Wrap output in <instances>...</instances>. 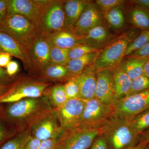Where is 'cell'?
<instances>
[{
    "instance_id": "6da1fadb",
    "label": "cell",
    "mask_w": 149,
    "mask_h": 149,
    "mask_svg": "<svg viewBox=\"0 0 149 149\" xmlns=\"http://www.w3.org/2000/svg\"><path fill=\"white\" fill-rule=\"evenodd\" d=\"M53 109L47 95L27 98L9 104L2 108L0 118L18 132L29 128L39 118Z\"/></svg>"
},
{
    "instance_id": "7a4b0ae2",
    "label": "cell",
    "mask_w": 149,
    "mask_h": 149,
    "mask_svg": "<svg viewBox=\"0 0 149 149\" xmlns=\"http://www.w3.org/2000/svg\"><path fill=\"white\" fill-rule=\"evenodd\" d=\"M100 129L109 149H127L140 142L129 119L112 116Z\"/></svg>"
},
{
    "instance_id": "3957f363",
    "label": "cell",
    "mask_w": 149,
    "mask_h": 149,
    "mask_svg": "<svg viewBox=\"0 0 149 149\" xmlns=\"http://www.w3.org/2000/svg\"><path fill=\"white\" fill-rule=\"evenodd\" d=\"M41 10L36 24L37 35L49 37L65 29L63 3L60 0H34Z\"/></svg>"
},
{
    "instance_id": "277c9868",
    "label": "cell",
    "mask_w": 149,
    "mask_h": 149,
    "mask_svg": "<svg viewBox=\"0 0 149 149\" xmlns=\"http://www.w3.org/2000/svg\"><path fill=\"white\" fill-rule=\"evenodd\" d=\"M53 83H46L32 76L17 77L8 91L0 98V104H10L27 98L45 96Z\"/></svg>"
},
{
    "instance_id": "5b68a950",
    "label": "cell",
    "mask_w": 149,
    "mask_h": 149,
    "mask_svg": "<svg viewBox=\"0 0 149 149\" xmlns=\"http://www.w3.org/2000/svg\"><path fill=\"white\" fill-rule=\"evenodd\" d=\"M136 32L130 30L115 37L102 49L93 66L96 70L112 68L125 58L129 45L136 37Z\"/></svg>"
},
{
    "instance_id": "8992f818",
    "label": "cell",
    "mask_w": 149,
    "mask_h": 149,
    "mask_svg": "<svg viewBox=\"0 0 149 149\" xmlns=\"http://www.w3.org/2000/svg\"><path fill=\"white\" fill-rule=\"evenodd\" d=\"M0 31L13 38L28 54L37 35L35 24L18 15H7L5 19L0 23Z\"/></svg>"
},
{
    "instance_id": "52a82bcc",
    "label": "cell",
    "mask_w": 149,
    "mask_h": 149,
    "mask_svg": "<svg viewBox=\"0 0 149 149\" xmlns=\"http://www.w3.org/2000/svg\"><path fill=\"white\" fill-rule=\"evenodd\" d=\"M114 114L112 105L94 98L85 101V108L78 128L100 129Z\"/></svg>"
},
{
    "instance_id": "ba28073f",
    "label": "cell",
    "mask_w": 149,
    "mask_h": 149,
    "mask_svg": "<svg viewBox=\"0 0 149 149\" xmlns=\"http://www.w3.org/2000/svg\"><path fill=\"white\" fill-rule=\"evenodd\" d=\"M101 134L100 129L77 128L65 130L54 149H88Z\"/></svg>"
},
{
    "instance_id": "9c48e42d",
    "label": "cell",
    "mask_w": 149,
    "mask_h": 149,
    "mask_svg": "<svg viewBox=\"0 0 149 149\" xmlns=\"http://www.w3.org/2000/svg\"><path fill=\"white\" fill-rule=\"evenodd\" d=\"M113 116L130 119L149 108V89L142 93L115 99Z\"/></svg>"
},
{
    "instance_id": "30bf717a",
    "label": "cell",
    "mask_w": 149,
    "mask_h": 149,
    "mask_svg": "<svg viewBox=\"0 0 149 149\" xmlns=\"http://www.w3.org/2000/svg\"><path fill=\"white\" fill-rule=\"evenodd\" d=\"M28 56L31 65L30 76L36 77L52 64L50 46L47 37L37 35L29 49Z\"/></svg>"
},
{
    "instance_id": "8fae6325",
    "label": "cell",
    "mask_w": 149,
    "mask_h": 149,
    "mask_svg": "<svg viewBox=\"0 0 149 149\" xmlns=\"http://www.w3.org/2000/svg\"><path fill=\"white\" fill-rule=\"evenodd\" d=\"M85 104V101L81 98L69 99L61 106L54 109L62 128L67 130L79 127Z\"/></svg>"
},
{
    "instance_id": "7c38bea8",
    "label": "cell",
    "mask_w": 149,
    "mask_h": 149,
    "mask_svg": "<svg viewBox=\"0 0 149 149\" xmlns=\"http://www.w3.org/2000/svg\"><path fill=\"white\" fill-rule=\"evenodd\" d=\"M31 136L40 141L58 140L64 132L54 109L39 118L30 127Z\"/></svg>"
},
{
    "instance_id": "4fadbf2b",
    "label": "cell",
    "mask_w": 149,
    "mask_h": 149,
    "mask_svg": "<svg viewBox=\"0 0 149 149\" xmlns=\"http://www.w3.org/2000/svg\"><path fill=\"white\" fill-rule=\"evenodd\" d=\"M96 78L95 98L103 103L112 105L115 100L113 68L97 70Z\"/></svg>"
},
{
    "instance_id": "5bb4252c",
    "label": "cell",
    "mask_w": 149,
    "mask_h": 149,
    "mask_svg": "<svg viewBox=\"0 0 149 149\" xmlns=\"http://www.w3.org/2000/svg\"><path fill=\"white\" fill-rule=\"evenodd\" d=\"M104 16L95 3L90 2L72 29L83 37L93 28L102 24Z\"/></svg>"
},
{
    "instance_id": "9a60e30c",
    "label": "cell",
    "mask_w": 149,
    "mask_h": 149,
    "mask_svg": "<svg viewBox=\"0 0 149 149\" xmlns=\"http://www.w3.org/2000/svg\"><path fill=\"white\" fill-rule=\"evenodd\" d=\"M7 15H18L32 22L36 25L41 10L34 0H7Z\"/></svg>"
},
{
    "instance_id": "2e32d148",
    "label": "cell",
    "mask_w": 149,
    "mask_h": 149,
    "mask_svg": "<svg viewBox=\"0 0 149 149\" xmlns=\"http://www.w3.org/2000/svg\"><path fill=\"white\" fill-rule=\"evenodd\" d=\"M0 52L6 53L20 60L24 69L30 74L31 65L28 54L13 38L2 31H0Z\"/></svg>"
},
{
    "instance_id": "e0dca14e",
    "label": "cell",
    "mask_w": 149,
    "mask_h": 149,
    "mask_svg": "<svg viewBox=\"0 0 149 149\" xmlns=\"http://www.w3.org/2000/svg\"><path fill=\"white\" fill-rule=\"evenodd\" d=\"M97 70L93 65L88 68L82 73L72 77L80 88V98L86 101L95 97Z\"/></svg>"
},
{
    "instance_id": "ac0fdd59",
    "label": "cell",
    "mask_w": 149,
    "mask_h": 149,
    "mask_svg": "<svg viewBox=\"0 0 149 149\" xmlns=\"http://www.w3.org/2000/svg\"><path fill=\"white\" fill-rule=\"evenodd\" d=\"M114 38V35L102 24L91 29L83 36V44L97 49H101Z\"/></svg>"
},
{
    "instance_id": "d6986e66",
    "label": "cell",
    "mask_w": 149,
    "mask_h": 149,
    "mask_svg": "<svg viewBox=\"0 0 149 149\" xmlns=\"http://www.w3.org/2000/svg\"><path fill=\"white\" fill-rule=\"evenodd\" d=\"M50 47L69 49L83 44V37L77 35L72 29H65L47 37Z\"/></svg>"
},
{
    "instance_id": "ffe728a7",
    "label": "cell",
    "mask_w": 149,
    "mask_h": 149,
    "mask_svg": "<svg viewBox=\"0 0 149 149\" xmlns=\"http://www.w3.org/2000/svg\"><path fill=\"white\" fill-rule=\"evenodd\" d=\"M38 80L46 83L61 84L72 78L66 65L52 63L37 77Z\"/></svg>"
},
{
    "instance_id": "44dd1931",
    "label": "cell",
    "mask_w": 149,
    "mask_h": 149,
    "mask_svg": "<svg viewBox=\"0 0 149 149\" xmlns=\"http://www.w3.org/2000/svg\"><path fill=\"white\" fill-rule=\"evenodd\" d=\"M91 1L85 0L64 1L63 3L65 29H72Z\"/></svg>"
},
{
    "instance_id": "7402d4cb",
    "label": "cell",
    "mask_w": 149,
    "mask_h": 149,
    "mask_svg": "<svg viewBox=\"0 0 149 149\" xmlns=\"http://www.w3.org/2000/svg\"><path fill=\"white\" fill-rule=\"evenodd\" d=\"M118 66L133 80L144 74V66L148 59L145 58L126 57Z\"/></svg>"
},
{
    "instance_id": "603a6c76",
    "label": "cell",
    "mask_w": 149,
    "mask_h": 149,
    "mask_svg": "<svg viewBox=\"0 0 149 149\" xmlns=\"http://www.w3.org/2000/svg\"><path fill=\"white\" fill-rule=\"evenodd\" d=\"M101 50L88 54L80 58L70 60L66 66L72 77L80 74L93 65Z\"/></svg>"
},
{
    "instance_id": "cb8c5ba5",
    "label": "cell",
    "mask_w": 149,
    "mask_h": 149,
    "mask_svg": "<svg viewBox=\"0 0 149 149\" xmlns=\"http://www.w3.org/2000/svg\"><path fill=\"white\" fill-rule=\"evenodd\" d=\"M113 74L115 99L126 97L130 90L132 80L118 65L113 68Z\"/></svg>"
},
{
    "instance_id": "d4e9b609",
    "label": "cell",
    "mask_w": 149,
    "mask_h": 149,
    "mask_svg": "<svg viewBox=\"0 0 149 149\" xmlns=\"http://www.w3.org/2000/svg\"><path fill=\"white\" fill-rule=\"evenodd\" d=\"M130 23L142 31L149 30V10L135 5L128 15Z\"/></svg>"
},
{
    "instance_id": "484cf974",
    "label": "cell",
    "mask_w": 149,
    "mask_h": 149,
    "mask_svg": "<svg viewBox=\"0 0 149 149\" xmlns=\"http://www.w3.org/2000/svg\"><path fill=\"white\" fill-rule=\"evenodd\" d=\"M46 95L53 109L63 104L68 100L63 84H56L49 88Z\"/></svg>"
},
{
    "instance_id": "4316f807",
    "label": "cell",
    "mask_w": 149,
    "mask_h": 149,
    "mask_svg": "<svg viewBox=\"0 0 149 149\" xmlns=\"http://www.w3.org/2000/svg\"><path fill=\"white\" fill-rule=\"evenodd\" d=\"M103 15L107 23L112 29L118 30L124 26L125 18L123 10V6L116 7Z\"/></svg>"
},
{
    "instance_id": "83f0119b",
    "label": "cell",
    "mask_w": 149,
    "mask_h": 149,
    "mask_svg": "<svg viewBox=\"0 0 149 149\" xmlns=\"http://www.w3.org/2000/svg\"><path fill=\"white\" fill-rule=\"evenodd\" d=\"M30 136V128L20 131L7 141L0 149H23Z\"/></svg>"
},
{
    "instance_id": "f1b7e54d",
    "label": "cell",
    "mask_w": 149,
    "mask_h": 149,
    "mask_svg": "<svg viewBox=\"0 0 149 149\" xmlns=\"http://www.w3.org/2000/svg\"><path fill=\"white\" fill-rule=\"evenodd\" d=\"M130 123L136 133L140 135L149 128V108L130 119Z\"/></svg>"
},
{
    "instance_id": "f546056e",
    "label": "cell",
    "mask_w": 149,
    "mask_h": 149,
    "mask_svg": "<svg viewBox=\"0 0 149 149\" xmlns=\"http://www.w3.org/2000/svg\"><path fill=\"white\" fill-rule=\"evenodd\" d=\"M149 43V30L142 31L139 36L130 43L125 53V57L144 47Z\"/></svg>"
},
{
    "instance_id": "4dcf8cb0",
    "label": "cell",
    "mask_w": 149,
    "mask_h": 149,
    "mask_svg": "<svg viewBox=\"0 0 149 149\" xmlns=\"http://www.w3.org/2000/svg\"><path fill=\"white\" fill-rule=\"evenodd\" d=\"M69 49L56 47H50V57L52 63L54 64L66 65L70 59Z\"/></svg>"
},
{
    "instance_id": "1f68e13d",
    "label": "cell",
    "mask_w": 149,
    "mask_h": 149,
    "mask_svg": "<svg viewBox=\"0 0 149 149\" xmlns=\"http://www.w3.org/2000/svg\"><path fill=\"white\" fill-rule=\"evenodd\" d=\"M149 89V78L143 74L132 80L130 90L127 96L142 93Z\"/></svg>"
},
{
    "instance_id": "d6a6232c",
    "label": "cell",
    "mask_w": 149,
    "mask_h": 149,
    "mask_svg": "<svg viewBox=\"0 0 149 149\" xmlns=\"http://www.w3.org/2000/svg\"><path fill=\"white\" fill-rule=\"evenodd\" d=\"M100 50L101 49H97L84 44H79L69 49L68 56L70 60L80 58L88 54Z\"/></svg>"
},
{
    "instance_id": "836d02e7",
    "label": "cell",
    "mask_w": 149,
    "mask_h": 149,
    "mask_svg": "<svg viewBox=\"0 0 149 149\" xmlns=\"http://www.w3.org/2000/svg\"><path fill=\"white\" fill-rule=\"evenodd\" d=\"M63 86L68 100L80 98V88L78 83L73 77L65 83Z\"/></svg>"
},
{
    "instance_id": "e575fe53",
    "label": "cell",
    "mask_w": 149,
    "mask_h": 149,
    "mask_svg": "<svg viewBox=\"0 0 149 149\" xmlns=\"http://www.w3.org/2000/svg\"><path fill=\"white\" fill-rule=\"evenodd\" d=\"M18 131L11 126H7L0 120V148L7 141L18 133Z\"/></svg>"
},
{
    "instance_id": "d590c367",
    "label": "cell",
    "mask_w": 149,
    "mask_h": 149,
    "mask_svg": "<svg viewBox=\"0 0 149 149\" xmlns=\"http://www.w3.org/2000/svg\"><path fill=\"white\" fill-rule=\"evenodd\" d=\"M125 2V1L123 0H97L95 2L103 15L116 7L123 6Z\"/></svg>"
},
{
    "instance_id": "8d00e7d4",
    "label": "cell",
    "mask_w": 149,
    "mask_h": 149,
    "mask_svg": "<svg viewBox=\"0 0 149 149\" xmlns=\"http://www.w3.org/2000/svg\"><path fill=\"white\" fill-rule=\"evenodd\" d=\"M17 77H11L7 72L6 69L0 67V84L9 86L12 84L16 80Z\"/></svg>"
},
{
    "instance_id": "74e56055",
    "label": "cell",
    "mask_w": 149,
    "mask_h": 149,
    "mask_svg": "<svg viewBox=\"0 0 149 149\" xmlns=\"http://www.w3.org/2000/svg\"><path fill=\"white\" fill-rule=\"evenodd\" d=\"M90 149H109L104 137L102 135L98 136L93 142Z\"/></svg>"
},
{
    "instance_id": "f35d334b",
    "label": "cell",
    "mask_w": 149,
    "mask_h": 149,
    "mask_svg": "<svg viewBox=\"0 0 149 149\" xmlns=\"http://www.w3.org/2000/svg\"><path fill=\"white\" fill-rule=\"evenodd\" d=\"M6 70L9 76L15 77L19 71V67L18 63L14 61H11L6 67Z\"/></svg>"
},
{
    "instance_id": "ab89813d",
    "label": "cell",
    "mask_w": 149,
    "mask_h": 149,
    "mask_svg": "<svg viewBox=\"0 0 149 149\" xmlns=\"http://www.w3.org/2000/svg\"><path fill=\"white\" fill-rule=\"evenodd\" d=\"M41 142L40 140L31 135L25 143L23 149H38Z\"/></svg>"
},
{
    "instance_id": "60d3db41",
    "label": "cell",
    "mask_w": 149,
    "mask_h": 149,
    "mask_svg": "<svg viewBox=\"0 0 149 149\" xmlns=\"http://www.w3.org/2000/svg\"><path fill=\"white\" fill-rule=\"evenodd\" d=\"M128 57L148 58H149V43L144 47L139 50L136 51Z\"/></svg>"
},
{
    "instance_id": "b9f144b4",
    "label": "cell",
    "mask_w": 149,
    "mask_h": 149,
    "mask_svg": "<svg viewBox=\"0 0 149 149\" xmlns=\"http://www.w3.org/2000/svg\"><path fill=\"white\" fill-rule=\"evenodd\" d=\"M7 0H0V23L5 19L7 16Z\"/></svg>"
},
{
    "instance_id": "7bdbcfd3",
    "label": "cell",
    "mask_w": 149,
    "mask_h": 149,
    "mask_svg": "<svg viewBox=\"0 0 149 149\" xmlns=\"http://www.w3.org/2000/svg\"><path fill=\"white\" fill-rule=\"evenodd\" d=\"M57 140L49 139L41 141L38 149H54Z\"/></svg>"
},
{
    "instance_id": "ee69618b",
    "label": "cell",
    "mask_w": 149,
    "mask_h": 149,
    "mask_svg": "<svg viewBox=\"0 0 149 149\" xmlns=\"http://www.w3.org/2000/svg\"><path fill=\"white\" fill-rule=\"evenodd\" d=\"M12 56L8 54L5 52H0V67L6 68L11 61Z\"/></svg>"
},
{
    "instance_id": "f6af8a7d",
    "label": "cell",
    "mask_w": 149,
    "mask_h": 149,
    "mask_svg": "<svg viewBox=\"0 0 149 149\" xmlns=\"http://www.w3.org/2000/svg\"><path fill=\"white\" fill-rule=\"evenodd\" d=\"M149 143L147 141L142 140L136 146L130 147L125 149H145V148Z\"/></svg>"
},
{
    "instance_id": "bcb514c9",
    "label": "cell",
    "mask_w": 149,
    "mask_h": 149,
    "mask_svg": "<svg viewBox=\"0 0 149 149\" xmlns=\"http://www.w3.org/2000/svg\"><path fill=\"white\" fill-rule=\"evenodd\" d=\"M10 85L6 86L0 84V98L7 92L10 87Z\"/></svg>"
},
{
    "instance_id": "7dc6e473",
    "label": "cell",
    "mask_w": 149,
    "mask_h": 149,
    "mask_svg": "<svg viewBox=\"0 0 149 149\" xmlns=\"http://www.w3.org/2000/svg\"><path fill=\"white\" fill-rule=\"evenodd\" d=\"M144 74L149 78V58L144 65Z\"/></svg>"
},
{
    "instance_id": "c3c4849f",
    "label": "cell",
    "mask_w": 149,
    "mask_h": 149,
    "mask_svg": "<svg viewBox=\"0 0 149 149\" xmlns=\"http://www.w3.org/2000/svg\"><path fill=\"white\" fill-rule=\"evenodd\" d=\"M142 134H143V135L142 136V138L141 139V141H142V140H144V141H146L149 143V130Z\"/></svg>"
},
{
    "instance_id": "681fc988",
    "label": "cell",
    "mask_w": 149,
    "mask_h": 149,
    "mask_svg": "<svg viewBox=\"0 0 149 149\" xmlns=\"http://www.w3.org/2000/svg\"><path fill=\"white\" fill-rule=\"evenodd\" d=\"M145 149H149V143L147 145L146 147L145 148Z\"/></svg>"
},
{
    "instance_id": "f907efd6",
    "label": "cell",
    "mask_w": 149,
    "mask_h": 149,
    "mask_svg": "<svg viewBox=\"0 0 149 149\" xmlns=\"http://www.w3.org/2000/svg\"><path fill=\"white\" fill-rule=\"evenodd\" d=\"M2 109L1 106V104H0V112H1V110Z\"/></svg>"
},
{
    "instance_id": "816d5d0a",
    "label": "cell",
    "mask_w": 149,
    "mask_h": 149,
    "mask_svg": "<svg viewBox=\"0 0 149 149\" xmlns=\"http://www.w3.org/2000/svg\"><path fill=\"white\" fill-rule=\"evenodd\" d=\"M148 10H149V8L148 9Z\"/></svg>"
}]
</instances>
